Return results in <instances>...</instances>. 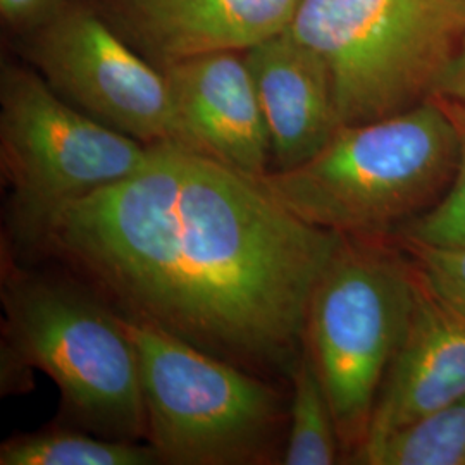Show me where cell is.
<instances>
[{
  "mask_svg": "<svg viewBox=\"0 0 465 465\" xmlns=\"http://www.w3.org/2000/svg\"><path fill=\"white\" fill-rule=\"evenodd\" d=\"M340 240L259 178L159 143L134 174L59 209L16 255L59 262L121 316L253 374L290 378Z\"/></svg>",
  "mask_w": 465,
  "mask_h": 465,
  "instance_id": "6da1fadb",
  "label": "cell"
},
{
  "mask_svg": "<svg viewBox=\"0 0 465 465\" xmlns=\"http://www.w3.org/2000/svg\"><path fill=\"white\" fill-rule=\"evenodd\" d=\"M2 390L21 372L55 382L66 422L111 440L147 441L138 355L116 312L84 282L21 264L2 249Z\"/></svg>",
  "mask_w": 465,
  "mask_h": 465,
  "instance_id": "7a4b0ae2",
  "label": "cell"
},
{
  "mask_svg": "<svg viewBox=\"0 0 465 465\" xmlns=\"http://www.w3.org/2000/svg\"><path fill=\"white\" fill-rule=\"evenodd\" d=\"M459 153L457 121L445 100L432 97L393 116L340 126L307 163L259 180L309 224L380 240L443 197Z\"/></svg>",
  "mask_w": 465,
  "mask_h": 465,
  "instance_id": "3957f363",
  "label": "cell"
},
{
  "mask_svg": "<svg viewBox=\"0 0 465 465\" xmlns=\"http://www.w3.org/2000/svg\"><path fill=\"white\" fill-rule=\"evenodd\" d=\"M286 30L328 69L340 124H361L436 97L464 40L465 2L302 0Z\"/></svg>",
  "mask_w": 465,
  "mask_h": 465,
  "instance_id": "277c9868",
  "label": "cell"
},
{
  "mask_svg": "<svg viewBox=\"0 0 465 465\" xmlns=\"http://www.w3.org/2000/svg\"><path fill=\"white\" fill-rule=\"evenodd\" d=\"M140 366L147 441L163 464H272L288 411L269 378L117 314Z\"/></svg>",
  "mask_w": 465,
  "mask_h": 465,
  "instance_id": "5b68a950",
  "label": "cell"
},
{
  "mask_svg": "<svg viewBox=\"0 0 465 465\" xmlns=\"http://www.w3.org/2000/svg\"><path fill=\"white\" fill-rule=\"evenodd\" d=\"M149 145L63 99L34 67L0 71V166L9 186L7 249L25 253L73 200L121 182Z\"/></svg>",
  "mask_w": 465,
  "mask_h": 465,
  "instance_id": "8992f818",
  "label": "cell"
},
{
  "mask_svg": "<svg viewBox=\"0 0 465 465\" xmlns=\"http://www.w3.org/2000/svg\"><path fill=\"white\" fill-rule=\"evenodd\" d=\"M414 297V267L400 262L380 240L353 236H341L312 292L305 347L347 449L357 451L364 441Z\"/></svg>",
  "mask_w": 465,
  "mask_h": 465,
  "instance_id": "52a82bcc",
  "label": "cell"
},
{
  "mask_svg": "<svg viewBox=\"0 0 465 465\" xmlns=\"http://www.w3.org/2000/svg\"><path fill=\"white\" fill-rule=\"evenodd\" d=\"M30 66L69 104L143 145L190 147L163 69L119 34L104 13L69 0L26 35Z\"/></svg>",
  "mask_w": 465,
  "mask_h": 465,
  "instance_id": "ba28073f",
  "label": "cell"
},
{
  "mask_svg": "<svg viewBox=\"0 0 465 465\" xmlns=\"http://www.w3.org/2000/svg\"><path fill=\"white\" fill-rule=\"evenodd\" d=\"M190 147L262 178L271 142L243 52L214 50L161 67Z\"/></svg>",
  "mask_w": 465,
  "mask_h": 465,
  "instance_id": "9c48e42d",
  "label": "cell"
},
{
  "mask_svg": "<svg viewBox=\"0 0 465 465\" xmlns=\"http://www.w3.org/2000/svg\"><path fill=\"white\" fill-rule=\"evenodd\" d=\"M414 271L411 321L353 457L465 395V314Z\"/></svg>",
  "mask_w": 465,
  "mask_h": 465,
  "instance_id": "30bf717a",
  "label": "cell"
},
{
  "mask_svg": "<svg viewBox=\"0 0 465 465\" xmlns=\"http://www.w3.org/2000/svg\"><path fill=\"white\" fill-rule=\"evenodd\" d=\"M302 0H107L105 17L152 64L243 50L284 32Z\"/></svg>",
  "mask_w": 465,
  "mask_h": 465,
  "instance_id": "8fae6325",
  "label": "cell"
},
{
  "mask_svg": "<svg viewBox=\"0 0 465 465\" xmlns=\"http://www.w3.org/2000/svg\"><path fill=\"white\" fill-rule=\"evenodd\" d=\"M243 55L266 121L271 171L307 163L341 126L324 63L288 30L243 50Z\"/></svg>",
  "mask_w": 465,
  "mask_h": 465,
  "instance_id": "7c38bea8",
  "label": "cell"
},
{
  "mask_svg": "<svg viewBox=\"0 0 465 465\" xmlns=\"http://www.w3.org/2000/svg\"><path fill=\"white\" fill-rule=\"evenodd\" d=\"M163 464L149 441H123L82 430L17 434L0 447V465Z\"/></svg>",
  "mask_w": 465,
  "mask_h": 465,
  "instance_id": "4fadbf2b",
  "label": "cell"
},
{
  "mask_svg": "<svg viewBox=\"0 0 465 465\" xmlns=\"http://www.w3.org/2000/svg\"><path fill=\"white\" fill-rule=\"evenodd\" d=\"M290 380L293 391L288 407V434L282 455V464H336L341 440L331 403L305 345Z\"/></svg>",
  "mask_w": 465,
  "mask_h": 465,
  "instance_id": "5bb4252c",
  "label": "cell"
},
{
  "mask_svg": "<svg viewBox=\"0 0 465 465\" xmlns=\"http://www.w3.org/2000/svg\"><path fill=\"white\" fill-rule=\"evenodd\" d=\"M353 459L367 465H465V395Z\"/></svg>",
  "mask_w": 465,
  "mask_h": 465,
  "instance_id": "9a60e30c",
  "label": "cell"
},
{
  "mask_svg": "<svg viewBox=\"0 0 465 465\" xmlns=\"http://www.w3.org/2000/svg\"><path fill=\"white\" fill-rule=\"evenodd\" d=\"M449 104L460 134L459 164L443 197L422 214L411 219L399 228L400 238L409 243H419L440 249H465V109Z\"/></svg>",
  "mask_w": 465,
  "mask_h": 465,
  "instance_id": "2e32d148",
  "label": "cell"
},
{
  "mask_svg": "<svg viewBox=\"0 0 465 465\" xmlns=\"http://www.w3.org/2000/svg\"><path fill=\"white\" fill-rule=\"evenodd\" d=\"M419 274L432 290L465 314V249H440L403 242Z\"/></svg>",
  "mask_w": 465,
  "mask_h": 465,
  "instance_id": "e0dca14e",
  "label": "cell"
},
{
  "mask_svg": "<svg viewBox=\"0 0 465 465\" xmlns=\"http://www.w3.org/2000/svg\"><path fill=\"white\" fill-rule=\"evenodd\" d=\"M69 0H0V15L13 30L28 35L57 16Z\"/></svg>",
  "mask_w": 465,
  "mask_h": 465,
  "instance_id": "ac0fdd59",
  "label": "cell"
},
{
  "mask_svg": "<svg viewBox=\"0 0 465 465\" xmlns=\"http://www.w3.org/2000/svg\"><path fill=\"white\" fill-rule=\"evenodd\" d=\"M436 97L465 109V36L438 84Z\"/></svg>",
  "mask_w": 465,
  "mask_h": 465,
  "instance_id": "d6986e66",
  "label": "cell"
},
{
  "mask_svg": "<svg viewBox=\"0 0 465 465\" xmlns=\"http://www.w3.org/2000/svg\"><path fill=\"white\" fill-rule=\"evenodd\" d=\"M464 2H465V0H464Z\"/></svg>",
  "mask_w": 465,
  "mask_h": 465,
  "instance_id": "ffe728a7",
  "label": "cell"
}]
</instances>
